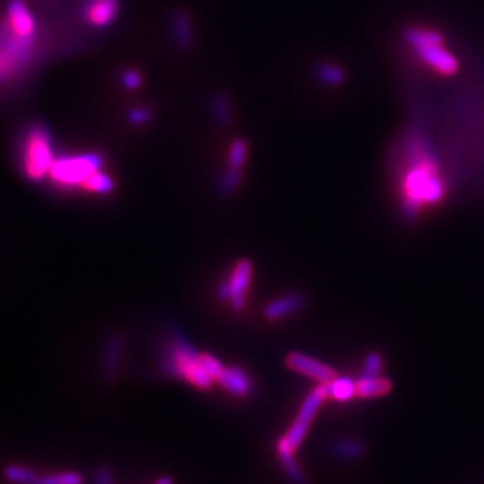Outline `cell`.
<instances>
[{"mask_svg": "<svg viewBox=\"0 0 484 484\" xmlns=\"http://www.w3.org/2000/svg\"><path fill=\"white\" fill-rule=\"evenodd\" d=\"M382 365H384V360L379 353H369L363 363L362 377H377L382 369Z\"/></svg>", "mask_w": 484, "mask_h": 484, "instance_id": "484cf974", "label": "cell"}, {"mask_svg": "<svg viewBox=\"0 0 484 484\" xmlns=\"http://www.w3.org/2000/svg\"><path fill=\"white\" fill-rule=\"evenodd\" d=\"M37 484H84V476L77 472H58L39 476Z\"/></svg>", "mask_w": 484, "mask_h": 484, "instance_id": "7402d4cb", "label": "cell"}, {"mask_svg": "<svg viewBox=\"0 0 484 484\" xmlns=\"http://www.w3.org/2000/svg\"><path fill=\"white\" fill-rule=\"evenodd\" d=\"M98 484H110V476L107 472H101L98 475Z\"/></svg>", "mask_w": 484, "mask_h": 484, "instance_id": "4dcf8cb0", "label": "cell"}, {"mask_svg": "<svg viewBox=\"0 0 484 484\" xmlns=\"http://www.w3.org/2000/svg\"><path fill=\"white\" fill-rule=\"evenodd\" d=\"M218 384L235 396H247L251 392V381L247 373L240 367L225 368L222 376L218 377Z\"/></svg>", "mask_w": 484, "mask_h": 484, "instance_id": "8fae6325", "label": "cell"}, {"mask_svg": "<svg viewBox=\"0 0 484 484\" xmlns=\"http://www.w3.org/2000/svg\"><path fill=\"white\" fill-rule=\"evenodd\" d=\"M156 484H171V478H169V476H162Z\"/></svg>", "mask_w": 484, "mask_h": 484, "instance_id": "1f68e13d", "label": "cell"}, {"mask_svg": "<svg viewBox=\"0 0 484 484\" xmlns=\"http://www.w3.org/2000/svg\"><path fill=\"white\" fill-rule=\"evenodd\" d=\"M308 426H310V423L302 421L299 419L294 421V424L289 428L288 433L282 437L280 442H278L277 452H278V456H280V459L282 457H291L294 454L297 447L302 443L303 437L307 436Z\"/></svg>", "mask_w": 484, "mask_h": 484, "instance_id": "4fadbf2b", "label": "cell"}, {"mask_svg": "<svg viewBox=\"0 0 484 484\" xmlns=\"http://www.w3.org/2000/svg\"><path fill=\"white\" fill-rule=\"evenodd\" d=\"M242 180L241 170L230 167L221 178V184H218V189H221V194L223 195H231L235 192V189L240 185Z\"/></svg>", "mask_w": 484, "mask_h": 484, "instance_id": "cb8c5ba5", "label": "cell"}, {"mask_svg": "<svg viewBox=\"0 0 484 484\" xmlns=\"http://www.w3.org/2000/svg\"><path fill=\"white\" fill-rule=\"evenodd\" d=\"M332 452L343 461H357L365 454V445L360 440L354 439L336 440L332 445Z\"/></svg>", "mask_w": 484, "mask_h": 484, "instance_id": "ac0fdd59", "label": "cell"}, {"mask_svg": "<svg viewBox=\"0 0 484 484\" xmlns=\"http://www.w3.org/2000/svg\"><path fill=\"white\" fill-rule=\"evenodd\" d=\"M254 274V266L249 260H241L236 263V266L231 270L228 280L218 284L217 294L223 301H230L231 307L236 311L244 308L245 305V293Z\"/></svg>", "mask_w": 484, "mask_h": 484, "instance_id": "8992f818", "label": "cell"}, {"mask_svg": "<svg viewBox=\"0 0 484 484\" xmlns=\"http://www.w3.org/2000/svg\"><path fill=\"white\" fill-rule=\"evenodd\" d=\"M200 363H202V367L207 369V373L214 381H218V377H221L222 373L225 371L223 365L218 362L216 357H212L209 354H200Z\"/></svg>", "mask_w": 484, "mask_h": 484, "instance_id": "4316f807", "label": "cell"}, {"mask_svg": "<svg viewBox=\"0 0 484 484\" xmlns=\"http://www.w3.org/2000/svg\"><path fill=\"white\" fill-rule=\"evenodd\" d=\"M103 157L96 152H81V155L57 157L48 175V180L58 189L81 190L82 184L103 169Z\"/></svg>", "mask_w": 484, "mask_h": 484, "instance_id": "5b68a950", "label": "cell"}, {"mask_svg": "<svg viewBox=\"0 0 484 484\" xmlns=\"http://www.w3.org/2000/svg\"><path fill=\"white\" fill-rule=\"evenodd\" d=\"M245 159H247V143H245V140H242V138H236L230 147V155H228L230 167L241 170L245 164Z\"/></svg>", "mask_w": 484, "mask_h": 484, "instance_id": "603a6c76", "label": "cell"}, {"mask_svg": "<svg viewBox=\"0 0 484 484\" xmlns=\"http://www.w3.org/2000/svg\"><path fill=\"white\" fill-rule=\"evenodd\" d=\"M107 357H105V369H107L109 377H114L118 368V359H120L122 354V340L120 338H115L112 340L110 346L107 349Z\"/></svg>", "mask_w": 484, "mask_h": 484, "instance_id": "d4e9b609", "label": "cell"}, {"mask_svg": "<svg viewBox=\"0 0 484 484\" xmlns=\"http://www.w3.org/2000/svg\"><path fill=\"white\" fill-rule=\"evenodd\" d=\"M436 165L429 148L419 140H414L412 162L403 181L406 214L414 216L424 204H434L443 198L445 185L437 174Z\"/></svg>", "mask_w": 484, "mask_h": 484, "instance_id": "6da1fadb", "label": "cell"}, {"mask_svg": "<svg viewBox=\"0 0 484 484\" xmlns=\"http://www.w3.org/2000/svg\"><path fill=\"white\" fill-rule=\"evenodd\" d=\"M171 35L176 46L183 51H190L194 46V27H192V19L185 11H176L171 16Z\"/></svg>", "mask_w": 484, "mask_h": 484, "instance_id": "7c38bea8", "label": "cell"}, {"mask_svg": "<svg viewBox=\"0 0 484 484\" xmlns=\"http://www.w3.org/2000/svg\"><path fill=\"white\" fill-rule=\"evenodd\" d=\"M5 480L11 484H37L39 475L25 466H8L4 472Z\"/></svg>", "mask_w": 484, "mask_h": 484, "instance_id": "ffe728a7", "label": "cell"}, {"mask_svg": "<svg viewBox=\"0 0 484 484\" xmlns=\"http://www.w3.org/2000/svg\"><path fill=\"white\" fill-rule=\"evenodd\" d=\"M392 382L386 377H360L357 381V396L359 398H376L390 393Z\"/></svg>", "mask_w": 484, "mask_h": 484, "instance_id": "5bb4252c", "label": "cell"}, {"mask_svg": "<svg viewBox=\"0 0 484 484\" xmlns=\"http://www.w3.org/2000/svg\"><path fill=\"white\" fill-rule=\"evenodd\" d=\"M305 302H307V299H305V296L302 294L282 296L266 305V308H264V316H266L268 320H280V318L297 313V311L305 307Z\"/></svg>", "mask_w": 484, "mask_h": 484, "instance_id": "30bf717a", "label": "cell"}, {"mask_svg": "<svg viewBox=\"0 0 484 484\" xmlns=\"http://www.w3.org/2000/svg\"><path fill=\"white\" fill-rule=\"evenodd\" d=\"M38 37H27L11 27L8 19L0 18V87L16 82L30 68Z\"/></svg>", "mask_w": 484, "mask_h": 484, "instance_id": "7a4b0ae2", "label": "cell"}, {"mask_svg": "<svg viewBox=\"0 0 484 484\" xmlns=\"http://www.w3.org/2000/svg\"><path fill=\"white\" fill-rule=\"evenodd\" d=\"M114 188H115L114 180H112V178L101 169L95 171V174H93L89 180L82 184L81 190L89 192V194L105 195V194H110V192L114 190Z\"/></svg>", "mask_w": 484, "mask_h": 484, "instance_id": "e0dca14e", "label": "cell"}, {"mask_svg": "<svg viewBox=\"0 0 484 484\" xmlns=\"http://www.w3.org/2000/svg\"><path fill=\"white\" fill-rule=\"evenodd\" d=\"M55 148L51 132L41 124L30 126L25 131L19 152V165L22 175L32 183L48 178L55 162Z\"/></svg>", "mask_w": 484, "mask_h": 484, "instance_id": "3957f363", "label": "cell"}, {"mask_svg": "<svg viewBox=\"0 0 484 484\" xmlns=\"http://www.w3.org/2000/svg\"><path fill=\"white\" fill-rule=\"evenodd\" d=\"M211 103L212 115H214L216 122L221 126H228L231 120H233V110H231L228 98L225 96L223 93H216V95L212 96Z\"/></svg>", "mask_w": 484, "mask_h": 484, "instance_id": "d6986e66", "label": "cell"}, {"mask_svg": "<svg viewBox=\"0 0 484 484\" xmlns=\"http://www.w3.org/2000/svg\"><path fill=\"white\" fill-rule=\"evenodd\" d=\"M280 461H282V466L284 469V472L288 473L291 480H293L296 484H305V475L302 472V469L297 466L294 456L282 457Z\"/></svg>", "mask_w": 484, "mask_h": 484, "instance_id": "83f0119b", "label": "cell"}, {"mask_svg": "<svg viewBox=\"0 0 484 484\" xmlns=\"http://www.w3.org/2000/svg\"><path fill=\"white\" fill-rule=\"evenodd\" d=\"M415 52L424 63L439 71L440 74L452 76L457 71L456 57L443 48V43L424 44L420 48H415Z\"/></svg>", "mask_w": 484, "mask_h": 484, "instance_id": "9c48e42d", "label": "cell"}, {"mask_svg": "<svg viewBox=\"0 0 484 484\" xmlns=\"http://www.w3.org/2000/svg\"><path fill=\"white\" fill-rule=\"evenodd\" d=\"M120 15V0H82L79 18L85 27L105 30L114 25Z\"/></svg>", "mask_w": 484, "mask_h": 484, "instance_id": "52a82bcc", "label": "cell"}, {"mask_svg": "<svg viewBox=\"0 0 484 484\" xmlns=\"http://www.w3.org/2000/svg\"><path fill=\"white\" fill-rule=\"evenodd\" d=\"M324 384H326L327 398H334L336 401H349L357 396V382L351 377H336Z\"/></svg>", "mask_w": 484, "mask_h": 484, "instance_id": "9a60e30c", "label": "cell"}, {"mask_svg": "<svg viewBox=\"0 0 484 484\" xmlns=\"http://www.w3.org/2000/svg\"><path fill=\"white\" fill-rule=\"evenodd\" d=\"M327 398V390H326V384H321L320 387H316L313 392H311L307 398H305V401L302 404V407L299 410V414H297V419L302 420V421H307L311 423V420L315 419V415L318 410H320L322 401Z\"/></svg>", "mask_w": 484, "mask_h": 484, "instance_id": "2e32d148", "label": "cell"}, {"mask_svg": "<svg viewBox=\"0 0 484 484\" xmlns=\"http://www.w3.org/2000/svg\"><path fill=\"white\" fill-rule=\"evenodd\" d=\"M151 118V112L147 110V109H142V107H138V109H134V110H131V114H129V120L132 124H137V126H140V124H145Z\"/></svg>", "mask_w": 484, "mask_h": 484, "instance_id": "f546056e", "label": "cell"}, {"mask_svg": "<svg viewBox=\"0 0 484 484\" xmlns=\"http://www.w3.org/2000/svg\"><path fill=\"white\" fill-rule=\"evenodd\" d=\"M165 368L170 374L183 377V379L194 384L198 388H211L214 379L202 367L200 354H197L194 346L180 334H176L171 344L165 353Z\"/></svg>", "mask_w": 484, "mask_h": 484, "instance_id": "277c9868", "label": "cell"}, {"mask_svg": "<svg viewBox=\"0 0 484 484\" xmlns=\"http://www.w3.org/2000/svg\"><path fill=\"white\" fill-rule=\"evenodd\" d=\"M122 84L124 85V89L137 90V89H140V85H142V76L134 70H128L122 74Z\"/></svg>", "mask_w": 484, "mask_h": 484, "instance_id": "f1b7e54d", "label": "cell"}, {"mask_svg": "<svg viewBox=\"0 0 484 484\" xmlns=\"http://www.w3.org/2000/svg\"><path fill=\"white\" fill-rule=\"evenodd\" d=\"M287 365H288V368H291L293 371L308 376L315 381H320L321 384L336 379V373L329 367V365L316 360L313 359V357L305 355L302 353L288 354Z\"/></svg>", "mask_w": 484, "mask_h": 484, "instance_id": "ba28073f", "label": "cell"}, {"mask_svg": "<svg viewBox=\"0 0 484 484\" xmlns=\"http://www.w3.org/2000/svg\"><path fill=\"white\" fill-rule=\"evenodd\" d=\"M316 77L320 79L322 84L329 85V87H336L344 82V71L338 65L334 63H321L316 68Z\"/></svg>", "mask_w": 484, "mask_h": 484, "instance_id": "44dd1931", "label": "cell"}]
</instances>
